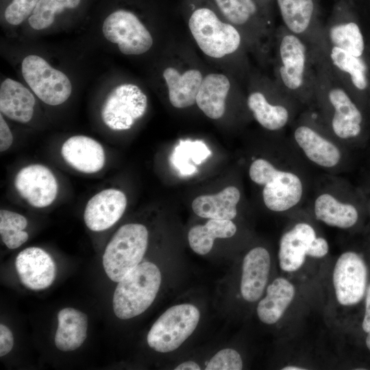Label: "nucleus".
<instances>
[{"instance_id": "39448f33", "label": "nucleus", "mask_w": 370, "mask_h": 370, "mask_svg": "<svg viewBox=\"0 0 370 370\" xmlns=\"http://www.w3.org/2000/svg\"><path fill=\"white\" fill-rule=\"evenodd\" d=\"M199 318V310L192 304H182L169 308L149 331V346L161 353L177 349L194 332Z\"/></svg>"}, {"instance_id": "6ab92c4d", "label": "nucleus", "mask_w": 370, "mask_h": 370, "mask_svg": "<svg viewBox=\"0 0 370 370\" xmlns=\"http://www.w3.org/2000/svg\"><path fill=\"white\" fill-rule=\"evenodd\" d=\"M280 75L283 84L288 90H298L303 84L306 71L305 45L295 34H286L280 45Z\"/></svg>"}, {"instance_id": "5701e85b", "label": "nucleus", "mask_w": 370, "mask_h": 370, "mask_svg": "<svg viewBox=\"0 0 370 370\" xmlns=\"http://www.w3.org/2000/svg\"><path fill=\"white\" fill-rule=\"evenodd\" d=\"M163 77L168 87L170 103L173 107L184 108L196 102L203 80L199 71L190 69L180 74L175 68L168 67L163 71Z\"/></svg>"}, {"instance_id": "4c0bfd02", "label": "nucleus", "mask_w": 370, "mask_h": 370, "mask_svg": "<svg viewBox=\"0 0 370 370\" xmlns=\"http://www.w3.org/2000/svg\"><path fill=\"white\" fill-rule=\"evenodd\" d=\"M329 250L327 241L323 237H316L309 246L307 255L314 258H322Z\"/></svg>"}, {"instance_id": "7ed1b4c3", "label": "nucleus", "mask_w": 370, "mask_h": 370, "mask_svg": "<svg viewBox=\"0 0 370 370\" xmlns=\"http://www.w3.org/2000/svg\"><path fill=\"white\" fill-rule=\"evenodd\" d=\"M149 233L140 223H127L107 245L102 263L107 276L118 282L141 262L147 248Z\"/></svg>"}, {"instance_id": "6e6552de", "label": "nucleus", "mask_w": 370, "mask_h": 370, "mask_svg": "<svg viewBox=\"0 0 370 370\" xmlns=\"http://www.w3.org/2000/svg\"><path fill=\"white\" fill-rule=\"evenodd\" d=\"M102 32L125 55L143 54L153 45V38L146 27L133 12L124 9L115 10L106 18Z\"/></svg>"}, {"instance_id": "ea45409f", "label": "nucleus", "mask_w": 370, "mask_h": 370, "mask_svg": "<svg viewBox=\"0 0 370 370\" xmlns=\"http://www.w3.org/2000/svg\"><path fill=\"white\" fill-rule=\"evenodd\" d=\"M199 365L193 361H186L181 363L175 368V370H199Z\"/></svg>"}, {"instance_id": "473e14b6", "label": "nucleus", "mask_w": 370, "mask_h": 370, "mask_svg": "<svg viewBox=\"0 0 370 370\" xmlns=\"http://www.w3.org/2000/svg\"><path fill=\"white\" fill-rule=\"evenodd\" d=\"M224 16L232 23H245L257 10L252 0H214Z\"/></svg>"}, {"instance_id": "0eeeda50", "label": "nucleus", "mask_w": 370, "mask_h": 370, "mask_svg": "<svg viewBox=\"0 0 370 370\" xmlns=\"http://www.w3.org/2000/svg\"><path fill=\"white\" fill-rule=\"evenodd\" d=\"M147 98L140 88L132 84L116 86L106 98L101 110L103 122L113 130L131 128L146 112Z\"/></svg>"}, {"instance_id": "cd10ccee", "label": "nucleus", "mask_w": 370, "mask_h": 370, "mask_svg": "<svg viewBox=\"0 0 370 370\" xmlns=\"http://www.w3.org/2000/svg\"><path fill=\"white\" fill-rule=\"evenodd\" d=\"M283 21L293 34H301L310 25L312 0H277Z\"/></svg>"}, {"instance_id": "9b49d317", "label": "nucleus", "mask_w": 370, "mask_h": 370, "mask_svg": "<svg viewBox=\"0 0 370 370\" xmlns=\"http://www.w3.org/2000/svg\"><path fill=\"white\" fill-rule=\"evenodd\" d=\"M293 138L304 156L316 166L329 170L341 165L344 154L341 147L314 128L300 125L295 129Z\"/></svg>"}, {"instance_id": "bb28decb", "label": "nucleus", "mask_w": 370, "mask_h": 370, "mask_svg": "<svg viewBox=\"0 0 370 370\" xmlns=\"http://www.w3.org/2000/svg\"><path fill=\"white\" fill-rule=\"evenodd\" d=\"M247 106L257 122L268 130H280L289 121L288 110L284 106L270 103L260 92L249 95Z\"/></svg>"}, {"instance_id": "c756f323", "label": "nucleus", "mask_w": 370, "mask_h": 370, "mask_svg": "<svg viewBox=\"0 0 370 370\" xmlns=\"http://www.w3.org/2000/svg\"><path fill=\"white\" fill-rule=\"evenodd\" d=\"M329 38L334 47L354 56L361 57L364 52L363 36L356 23L349 22L333 26L330 29Z\"/></svg>"}, {"instance_id": "2eb2a0df", "label": "nucleus", "mask_w": 370, "mask_h": 370, "mask_svg": "<svg viewBox=\"0 0 370 370\" xmlns=\"http://www.w3.org/2000/svg\"><path fill=\"white\" fill-rule=\"evenodd\" d=\"M354 203L333 190H322L313 200V211L316 219L326 225L347 229L354 226L359 217Z\"/></svg>"}, {"instance_id": "58836bf2", "label": "nucleus", "mask_w": 370, "mask_h": 370, "mask_svg": "<svg viewBox=\"0 0 370 370\" xmlns=\"http://www.w3.org/2000/svg\"><path fill=\"white\" fill-rule=\"evenodd\" d=\"M362 326L365 332L368 333L370 331V285L367 293L365 313Z\"/></svg>"}, {"instance_id": "f704fd0d", "label": "nucleus", "mask_w": 370, "mask_h": 370, "mask_svg": "<svg viewBox=\"0 0 370 370\" xmlns=\"http://www.w3.org/2000/svg\"><path fill=\"white\" fill-rule=\"evenodd\" d=\"M39 0H12L7 6L4 16L10 25H18L29 18Z\"/></svg>"}, {"instance_id": "412c9836", "label": "nucleus", "mask_w": 370, "mask_h": 370, "mask_svg": "<svg viewBox=\"0 0 370 370\" xmlns=\"http://www.w3.org/2000/svg\"><path fill=\"white\" fill-rule=\"evenodd\" d=\"M240 199L238 188L229 186L218 193L196 197L192 203V209L202 218L232 220L236 217V206Z\"/></svg>"}, {"instance_id": "a19ab883", "label": "nucleus", "mask_w": 370, "mask_h": 370, "mask_svg": "<svg viewBox=\"0 0 370 370\" xmlns=\"http://www.w3.org/2000/svg\"><path fill=\"white\" fill-rule=\"evenodd\" d=\"M282 369L283 370H304L305 369H303L299 367H295V366H287V367H284Z\"/></svg>"}, {"instance_id": "c85d7f7f", "label": "nucleus", "mask_w": 370, "mask_h": 370, "mask_svg": "<svg viewBox=\"0 0 370 370\" xmlns=\"http://www.w3.org/2000/svg\"><path fill=\"white\" fill-rule=\"evenodd\" d=\"M27 223V219L19 213L5 209L0 210V234L8 248L16 249L27 241L29 234L24 231Z\"/></svg>"}, {"instance_id": "393cba45", "label": "nucleus", "mask_w": 370, "mask_h": 370, "mask_svg": "<svg viewBox=\"0 0 370 370\" xmlns=\"http://www.w3.org/2000/svg\"><path fill=\"white\" fill-rule=\"evenodd\" d=\"M295 295L293 284L283 278H276L267 289V295L258 304L257 314L267 324L276 323L282 317Z\"/></svg>"}, {"instance_id": "a211bd4d", "label": "nucleus", "mask_w": 370, "mask_h": 370, "mask_svg": "<svg viewBox=\"0 0 370 370\" xmlns=\"http://www.w3.org/2000/svg\"><path fill=\"white\" fill-rule=\"evenodd\" d=\"M271 264L268 251L262 247L251 249L245 256L241 291L248 301H256L262 295L267 282Z\"/></svg>"}, {"instance_id": "20e7f679", "label": "nucleus", "mask_w": 370, "mask_h": 370, "mask_svg": "<svg viewBox=\"0 0 370 370\" xmlns=\"http://www.w3.org/2000/svg\"><path fill=\"white\" fill-rule=\"evenodd\" d=\"M188 27L199 47L210 57L222 58L240 46L241 35L236 29L221 21L210 8H199L193 11Z\"/></svg>"}, {"instance_id": "4468645a", "label": "nucleus", "mask_w": 370, "mask_h": 370, "mask_svg": "<svg viewBox=\"0 0 370 370\" xmlns=\"http://www.w3.org/2000/svg\"><path fill=\"white\" fill-rule=\"evenodd\" d=\"M328 100L333 110L330 126L334 135L343 142L357 139L362 132L363 116L360 109L340 87L330 90Z\"/></svg>"}, {"instance_id": "b1692460", "label": "nucleus", "mask_w": 370, "mask_h": 370, "mask_svg": "<svg viewBox=\"0 0 370 370\" xmlns=\"http://www.w3.org/2000/svg\"><path fill=\"white\" fill-rule=\"evenodd\" d=\"M230 88V83L225 75L210 73L203 78L196 103L208 117L220 119L225 110V99Z\"/></svg>"}, {"instance_id": "1a4fd4ad", "label": "nucleus", "mask_w": 370, "mask_h": 370, "mask_svg": "<svg viewBox=\"0 0 370 370\" xmlns=\"http://www.w3.org/2000/svg\"><path fill=\"white\" fill-rule=\"evenodd\" d=\"M367 278V267L359 255L353 251L341 254L333 272V284L338 301L344 306L358 303L365 293Z\"/></svg>"}, {"instance_id": "f03ea898", "label": "nucleus", "mask_w": 370, "mask_h": 370, "mask_svg": "<svg viewBox=\"0 0 370 370\" xmlns=\"http://www.w3.org/2000/svg\"><path fill=\"white\" fill-rule=\"evenodd\" d=\"M162 280L153 263H140L118 282L112 298L113 311L120 319H129L144 312L154 301Z\"/></svg>"}, {"instance_id": "72a5a7b5", "label": "nucleus", "mask_w": 370, "mask_h": 370, "mask_svg": "<svg viewBox=\"0 0 370 370\" xmlns=\"http://www.w3.org/2000/svg\"><path fill=\"white\" fill-rule=\"evenodd\" d=\"M243 361L240 354L232 349L218 352L208 362L206 370H241Z\"/></svg>"}, {"instance_id": "7c9ffc66", "label": "nucleus", "mask_w": 370, "mask_h": 370, "mask_svg": "<svg viewBox=\"0 0 370 370\" xmlns=\"http://www.w3.org/2000/svg\"><path fill=\"white\" fill-rule=\"evenodd\" d=\"M330 59L341 71L349 75L354 86L362 90L367 87V66L360 57L354 56L338 47L330 51Z\"/></svg>"}, {"instance_id": "c9c22d12", "label": "nucleus", "mask_w": 370, "mask_h": 370, "mask_svg": "<svg viewBox=\"0 0 370 370\" xmlns=\"http://www.w3.org/2000/svg\"><path fill=\"white\" fill-rule=\"evenodd\" d=\"M14 346V338L11 330L4 324H0V356L8 354Z\"/></svg>"}, {"instance_id": "f3484780", "label": "nucleus", "mask_w": 370, "mask_h": 370, "mask_svg": "<svg viewBox=\"0 0 370 370\" xmlns=\"http://www.w3.org/2000/svg\"><path fill=\"white\" fill-rule=\"evenodd\" d=\"M316 237L312 226L305 222L297 223L286 232L280 241L278 256L281 269L290 272L300 268L309 246Z\"/></svg>"}, {"instance_id": "dca6fc26", "label": "nucleus", "mask_w": 370, "mask_h": 370, "mask_svg": "<svg viewBox=\"0 0 370 370\" xmlns=\"http://www.w3.org/2000/svg\"><path fill=\"white\" fill-rule=\"evenodd\" d=\"M61 154L71 167L84 173L99 172L106 162L103 146L97 140L84 135L69 138L62 146Z\"/></svg>"}, {"instance_id": "f8f14e48", "label": "nucleus", "mask_w": 370, "mask_h": 370, "mask_svg": "<svg viewBox=\"0 0 370 370\" xmlns=\"http://www.w3.org/2000/svg\"><path fill=\"white\" fill-rule=\"evenodd\" d=\"M127 204V197L121 190L103 189L87 202L84 211V223L91 231L106 230L121 218Z\"/></svg>"}, {"instance_id": "423d86ee", "label": "nucleus", "mask_w": 370, "mask_h": 370, "mask_svg": "<svg viewBox=\"0 0 370 370\" xmlns=\"http://www.w3.org/2000/svg\"><path fill=\"white\" fill-rule=\"evenodd\" d=\"M23 77L36 95L49 106L65 102L72 92V84L62 71L52 67L36 55L26 56L22 62Z\"/></svg>"}, {"instance_id": "e433bc0d", "label": "nucleus", "mask_w": 370, "mask_h": 370, "mask_svg": "<svg viewBox=\"0 0 370 370\" xmlns=\"http://www.w3.org/2000/svg\"><path fill=\"white\" fill-rule=\"evenodd\" d=\"M13 143V135L7 124L5 120L3 117V114L0 115V151L4 152L8 150Z\"/></svg>"}, {"instance_id": "ddd939ff", "label": "nucleus", "mask_w": 370, "mask_h": 370, "mask_svg": "<svg viewBox=\"0 0 370 370\" xmlns=\"http://www.w3.org/2000/svg\"><path fill=\"white\" fill-rule=\"evenodd\" d=\"M15 267L22 284L39 291L49 287L56 276V266L51 256L40 247L22 250L15 260Z\"/></svg>"}, {"instance_id": "a878e982", "label": "nucleus", "mask_w": 370, "mask_h": 370, "mask_svg": "<svg viewBox=\"0 0 370 370\" xmlns=\"http://www.w3.org/2000/svg\"><path fill=\"white\" fill-rule=\"evenodd\" d=\"M232 220L209 219L205 225H197L188 232L191 249L197 254L205 255L212 249L215 238H227L236 232Z\"/></svg>"}, {"instance_id": "2f4dec72", "label": "nucleus", "mask_w": 370, "mask_h": 370, "mask_svg": "<svg viewBox=\"0 0 370 370\" xmlns=\"http://www.w3.org/2000/svg\"><path fill=\"white\" fill-rule=\"evenodd\" d=\"M81 0H39L28 23L32 28L40 30L49 27L55 21L56 16L66 9H73Z\"/></svg>"}, {"instance_id": "4be33fe9", "label": "nucleus", "mask_w": 370, "mask_h": 370, "mask_svg": "<svg viewBox=\"0 0 370 370\" xmlns=\"http://www.w3.org/2000/svg\"><path fill=\"white\" fill-rule=\"evenodd\" d=\"M88 317L73 308H62L58 313V328L55 345L62 352L78 349L87 337Z\"/></svg>"}, {"instance_id": "aec40b11", "label": "nucleus", "mask_w": 370, "mask_h": 370, "mask_svg": "<svg viewBox=\"0 0 370 370\" xmlns=\"http://www.w3.org/2000/svg\"><path fill=\"white\" fill-rule=\"evenodd\" d=\"M36 99L33 94L22 84L5 79L0 86L1 114L21 123L31 121L34 112Z\"/></svg>"}, {"instance_id": "f257e3e1", "label": "nucleus", "mask_w": 370, "mask_h": 370, "mask_svg": "<svg viewBox=\"0 0 370 370\" xmlns=\"http://www.w3.org/2000/svg\"><path fill=\"white\" fill-rule=\"evenodd\" d=\"M249 175L255 184L262 186L265 206L275 212L288 211L301 202L305 184L301 175L289 168H280L259 158L250 164Z\"/></svg>"}, {"instance_id": "9d476101", "label": "nucleus", "mask_w": 370, "mask_h": 370, "mask_svg": "<svg viewBox=\"0 0 370 370\" xmlns=\"http://www.w3.org/2000/svg\"><path fill=\"white\" fill-rule=\"evenodd\" d=\"M14 187L23 199L37 208L50 206L58 191L55 175L48 167L40 164L23 167L15 176Z\"/></svg>"}, {"instance_id": "79ce46f5", "label": "nucleus", "mask_w": 370, "mask_h": 370, "mask_svg": "<svg viewBox=\"0 0 370 370\" xmlns=\"http://www.w3.org/2000/svg\"><path fill=\"white\" fill-rule=\"evenodd\" d=\"M366 345L368 349L370 350V331L368 332L367 336L366 338Z\"/></svg>"}]
</instances>
